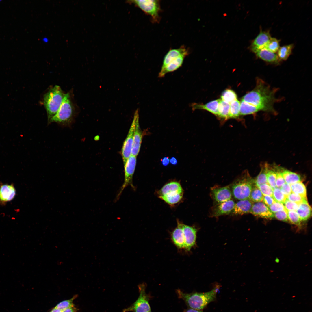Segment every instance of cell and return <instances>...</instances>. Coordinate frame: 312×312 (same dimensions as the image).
Masks as SVG:
<instances>
[{
	"label": "cell",
	"instance_id": "d6986e66",
	"mask_svg": "<svg viewBox=\"0 0 312 312\" xmlns=\"http://www.w3.org/2000/svg\"><path fill=\"white\" fill-rule=\"evenodd\" d=\"M139 118L136 121L131 151V155L136 157L140 151L142 138V133L139 125Z\"/></svg>",
	"mask_w": 312,
	"mask_h": 312
},
{
	"label": "cell",
	"instance_id": "603a6c76",
	"mask_svg": "<svg viewBox=\"0 0 312 312\" xmlns=\"http://www.w3.org/2000/svg\"><path fill=\"white\" fill-rule=\"evenodd\" d=\"M220 101V99L214 100L205 104L194 103L192 105V108L194 110L197 109L205 110L217 116Z\"/></svg>",
	"mask_w": 312,
	"mask_h": 312
},
{
	"label": "cell",
	"instance_id": "83f0119b",
	"mask_svg": "<svg viewBox=\"0 0 312 312\" xmlns=\"http://www.w3.org/2000/svg\"><path fill=\"white\" fill-rule=\"evenodd\" d=\"M294 47L293 44L287 45L279 48L277 56L280 60H286L291 54Z\"/></svg>",
	"mask_w": 312,
	"mask_h": 312
},
{
	"label": "cell",
	"instance_id": "6da1fadb",
	"mask_svg": "<svg viewBox=\"0 0 312 312\" xmlns=\"http://www.w3.org/2000/svg\"><path fill=\"white\" fill-rule=\"evenodd\" d=\"M277 89L271 88L261 79H257L255 88L249 92L242 99L255 107L258 111L276 114L274 104L278 99L275 96Z\"/></svg>",
	"mask_w": 312,
	"mask_h": 312
},
{
	"label": "cell",
	"instance_id": "2e32d148",
	"mask_svg": "<svg viewBox=\"0 0 312 312\" xmlns=\"http://www.w3.org/2000/svg\"><path fill=\"white\" fill-rule=\"evenodd\" d=\"M251 51L257 57L266 62L276 65L279 63L280 60L277 55L265 48L253 49Z\"/></svg>",
	"mask_w": 312,
	"mask_h": 312
},
{
	"label": "cell",
	"instance_id": "cb8c5ba5",
	"mask_svg": "<svg viewBox=\"0 0 312 312\" xmlns=\"http://www.w3.org/2000/svg\"><path fill=\"white\" fill-rule=\"evenodd\" d=\"M296 212L301 221H306L309 218L311 215V209L307 200L299 204Z\"/></svg>",
	"mask_w": 312,
	"mask_h": 312
},
{
	"label": "cell",
	"instance_id": "9a60e30c",
	"mask_svg": "<svg viewBox=\"0 0 312 312\" xmlns=\"http://www.w3.org/2000/svg\"><path fill=\"white\" fill-rule=\"evenodd\" d=\"M250 213L255 216L266 219H271L274 217L273 213L268 206L261 202L253 203Z\"/></svg>",
	"mask_w": 312,
	"mask_h": 312
},
{
	"label": "cell",
	"instance_id": "ba28073f",
	"mask_svg": "<svg viewBox=\"0 0 312 312\" xmlns=\"http://www.w3.org/2000/svg\"><path fill=\"white\" fill-rule=\"evenodd\" d=\"M132 2L151 17L153 21L158 22L161 11L159 1L157 0H133Z\"/></svg>",
	"mask_w": 312,
	"mask_h": 312
},
{
	"label": "cell",
	"instance_id": "5bb4252c",
	"mask_svg": "<svg viewBox=\"0 0 312 312\" xmlns=\"http://www.w3.org/2000/svg\"><path fill=\"white\" fill-rule=\"evenodd\" d=\"M189 53L188 49L183 45L178 48L170 49L164 57L161 70L164 68L171 62L177 57L183 55L187 56Z\"/></svg>",
	"mask_w": 312,
	"mask_h": 312
},
{
	"label": "cell",
	"instance_id": "f907efd6",
	"mask_svg": "<svg viewBox=\"0 0 312 312\" xmlns=\"http://www.w3.org/2000/svg\"><path fill=\"white\" fill-rule=\"evenodd\" d=\"M62 310L55 307L52 309L50 312H62Z\"/></svg>",
	"mask_w": 312,
	"mask_h": 312
},
{
	"label": "cell",
	"instance_id": "4dcf8cb0",
	"mask_svg": "<svg viewBox=\"0 0 312 312\" xmlns=\"http://www.w3.org/2000/svg\"><path fill=\"white\" fill-rule=\"evenodd\" d=\"M229 112V118H236L240 115V102L236 100L230 104Z\"/></svg>",
	"mask_w": 312,
	"mask_h": 312
},
{
	"label": "cell",
	"instance_id": "836d02e7",
	"mask_svg": "<svg viewBox=\"0 0 312 312\" xmlns=\"http://www.w3.org/2000/svg\"><path fill=\"white\" fill-rule=\"evenodd\" d=\"M276 176L275 172L273 170L272 166L269 164L268 169L267 172V178L268 184L273 189L276 187Z\"/></svg>",
	"mask_w": 312,
	"mask_h": 312
},
{
	"label": "cell",
	"instance_id": "484cf974",
	"mask_svg": "<svg viewBox=\"0 0 312 312\" xmlns=\"http://www.w3.org/2000/svg\"><path fill=\"white\" fill-rule=\"evenodd\" d=\"M269 164L264 162L261 164V170L259 174L254 179V183L257 187L265 184H268L267 178V172Z\"/></svg>",
	"mask_w": 312,
	"mask_h": 312
},
{
	"label": "cell",
	"instance_id": "f6af8a7d",
	"mask_svg": "<svg viewBox=\"0 0 312 312\" xmlns=\"http://www.w3.org/2000/svg\"><path fill=\"white\" fill-rule=\"evenodd\" d=\"M263 200V203L268 207L276 202L272 197L268 196H264Z\"/></svg>",
	"mask_w": 312,
	"mask_h": 312
},
{
	"label": "cell",
	"instance_id": "7a4b0ae2",
	"mask_svg": "<svg viewBox=\"0 0 312 312\" xmlns=\"http://www.w3.org/2000/svg\"><path fill=\"white\" fill-rule=\"evenodd\" d=\"M219 287L217 285L211 291L205 292L188 293L178 289L176 293L178 298L184 300L189 308L202 310L209 303L215 300Z\"/></svg>",
	"mask_w": 312,
	"mask_h": 312
},
{
	"label": "cell",
	"instance_id": "681fc988",
	"mask_svg": "<svg viewBox=\"0 0 312 312\" xmlns=\"http://www.w3.org/2000/svg\"><path fill=\"white\" fill-rule=\"evenodd\" d=\"M170 162L171 164L173 165H176L177 163V159L174 157H172L170 160Z\"/></svg>",
	"mask_w": 312,
	"mask_h": 312
},
{
	"label": "cell",
	"instance_id": "e0dca14e",
	"mask_svg": "<svg viewBox=\"0 0 312 312\" xmlns=\"http://www.w3.org/2000/svg\"><path fill=\"white\" fill-rule=\"evenodd\" d=\"M183 223L177 220V226L172 232L171 238L176 246L179 249H184L185 239L183 232Z\"/></svg>",
	"mask_w": 312,
	"mask_h": 312
},
{
	"label": "cell",
	"instance_id": "f35d334b",
	"mask_svg": "<svg viewBox=\"0 0 312 312\" xmlns=\"http://www.w3.org/2000/svg\"><path fill=\"white\" fill-rule=\"evenodd\" d=\"M257 187L259 189L263 195L272 197L273 189L268 184H262Z\"/></svg>",
	"mask_w": 312,
	"mask_h": 312
},
{
	"label": "cell",
	"instance_id": "8d00e7d4",
	"mask_svg": "<svg viewBox=\"0 0 312 312\" xmlns=\"http://www.w3.org/2000/svg\"><path fill=\"white\" fill-rule=\"evenodd\" d=\"M289 221L292 224L297 226H300L301 220L296 211H287Z\"/></svg>",
	"mask_w": 312,
	"mask_h": 312
},
{
	"label": "cell",
	"instance_id": "ab89813d",
	"mask_svg": "<svg viewBox=\"0 0 312 312\" xmlns=\"http://www.w3.org/2000/svg\"><path fill=\"white\" fill-rule=\"evenodd\" d=\"M287 199L290 201L298 204L302 203L305 200H307L299 195L292 192L287 196Z\"/></svg>",
	"mask_w": 312,
	"mask_h": 312
},
{
	"label": "cell",
	"instance_id": "ffe728a7",
	"mask_svg": "<svg viewBox=\"0 0 312 312\" xmlns=\"http://www.w3.org/2000/svg\"><path fill=\"white\" fill-rule=\"evenodd\" d=\"M271 38L268 31H261L252 42L251 50L264 48Z\"/></svg>",
	"mask_w": 312,
	"mask_h": 312
},
{
	"label": "cell",
	"instance_id": "d6a6232c",
	"mask_svg": "<svg viewBox=\"0 0 312 312\" xmlns=\"http://www.w3.org/2000/svg\"><path fill=\"white\" fill-rule=\"evenodd\" d=\"M221 99L230 104L233 101L237 99V95L232 90L226 89L222 93Z\"/></svg>",
	"mask_w": 312,
	"mask_h": 312
},
{
	"label": "cell",
	"instance_id": "b9f144b4",
	"mask_svg": "<svg viewBox=\"0 0 312 312\" xmlns=\"http://www.w3.org/2000/svg\"><path fill=\"white\" fill-rule=\"evenodd\" d=\"M269 208L274 213L285 209L283 203L276 201L269 206Z\"/></svg>",
	"mask_w": 312,
	"mask_h": 312
},
{
	"label": "cell",
	"instance_id": "e575fe53",
	"mask_svg": "<svg viewBox=\"0 0 312 312\" xmlns=\"http://www.w3.org/2000/svg\"><path fill=\"white\" fill-rule=\"evenodd\" d=\"M279 48V41L275 38H271L264 48L275 53L278 51Z\"/></svg>",
	"mask_w": 312,
	"mask_h": 312
},
{
	"label": "cell",
	"instance_id": "60d3db41",
	"mask_svg": "<svg viewBox=\"0 0 312 312\" xmlns=\"http://www.w3.org/2000/svg\"><path fill=\"white\" fill-rule=\"evenodd\" d=\"M273 214L274 217L278 220L285 222H287L289 221L287 211L286 209L274 213Z\"/></svg>",
	"mask_w": 312,
	"mask_h": 312
},
{
	"label": "cell",
	"instance_id": "8fae6325",
	"mask_svg": "<svg viewBox=\"0 0 312 312\" xmlns=\"http://www.w3.org/2000/svg\"><path fill=\"white\" fill-rule=\"evenodd\" d=\"M210 195L214 205L230 200L232 197L230 185L213 187L211 189Z\"/></svg>",
	"mask_w": 312,
	"mask_h": 312
},
{
	"label": "cell",
	"instance_id": "7402d4cb",
	"mask_svg": "<svg viewBox=\"0 0 312 312\" xmlns=\"http://www.w3.org/2000/svg\"><path fill=\"white\" fill-rule=\"evenodd\" d=\"M187 56L183 55L181 56L171 62L163 70H161L158 74L159 78L164 77L168 73L173 72L181 67L185 58Z\"/></svg>",
	"mask_w": 312,
	"mask_h": 312
},
{
	"label": "cell",
	"instance_id": "4316f807",
	"mask_svg": "<svg viewBox=\"0 0 312 312\" xmlns=\"http://www.w3.org/2000/svg\"><path fill=\"white\" fill-rule=\"evenodd\" d=\"M230 104L220 99L218 109V116L225 120L229 118Z\"/></svg>",
	"mask_w": 312,
	"mask_h": 312
},
{
	"label": "cell",
	"instance_id": "5b68a950",
	"mask_svg": "<svg viewBox=\"0 0 312 312\" xmlns=\"http://www.w3.org/2000/svg\"><path fill=\"white\" fill-rule=\"evenodd\" d=\"M74 116V110L70 94H66L63 101L57 112L50 120L48 124L55 122L64 126H69L72 124Z\"/></svg>",
	"mask_w": 312,
	"mask_h": 312
},
{
	"label": "cell",
	"instance_id": "c3c4849f",
	"mask_svg": "<svg viewBox=\"0 0 312 312\" xmlns=\"http://www.w3.org/2000/svg\"><path fill=\"white\" fill-rule=\"evenodd\" d=\"M183 312H203L202 310L189 308L184 310Z\"/></svg>",
	"mask_w": 312,
	"mask_h": 312
},
{
	"label": "cell",
	"instance_id": "9c48e42d",
	"mask_svg": "<svg viewBox=\"0 0 312 312\" xmlns=\"http://www.w3.org/2000/svg\"><path fill=\"white\" fill-rule=\"evenodd\" d=\"M136 163V157L131 155L124 165V181L116 196V201L118 200L123 190L128 186H130L133 190H135V187L133 184V178Z\"/></svg>",
	"mask_w": 312,
	"mask_h": 312
},
{
	"label": "cell",
	"instance_id": "7dc6e473",
	"mask_svg": "<svg viewBox=\"0 0 312 312\" xmlns=\"http://www.w3.org/2000/svg\"><path fill=\"white\" fill-rule=\"evenodd\" d=\"M161 162L162 165L164 166H167L169 164L170 160L168 157H165L161 159Z\"/></svg>",
	"mask_w": 312,
	"mask_h": 312
},
{
	"label": "cell",
	"instance_id": "ee69618b",
	"mask_svg": "<svg viewBox=\"0 0 312 312\" xmlns=\"http://www.w3.org/2000/svg\"><path fill=\"white\" fill-rule=\"evenodd\" d=\"M282 193L287 197L291 192L292 191L290 185L285 183L281 187Z\"/></svg>",
	"mask_w": 312,
	"mask_h": 312
},
{
	"label": "cell",
	"instance_id": "8992f818",
	"mask_svg": "<svg viewBox=\"0 0 312 312\" xmlns=\"http://www.w3.org/2000/svg\"><path fill=\"white\" fill-rule=\"evenodd\" d=\"M157 193L160 198L169 205L173 206L181 200L183 191L180 183L173 181L164 185Z\"/></svg>",
	"mask_w": 312,
	"mask_h": 312
},
{
	"label": "cell",
	"instance_id": "f1b7e54d",
	"mask_svg": "<svg viewBox=\"0 0 312 312\" xmlns=\"http://www.w3.org/2000/svg\"><path fill=\"white\" fill-rule=\"evenodd\" d=\"M258 112V110L255 107L241 100L240 102V115L244 116L254 114Z\"/></svg>",
	"mask_w": 312,
	"mask_h": 312
},
{
	"label": "cell",
	"instance_id": "44dd1931",
	"mask_svg": "<svg viewBox=\"0 0 312 312\" xmlns=\"http://www.w3.org/2000/svg\"><path fill=\"white\" fill-rule=\"evenodd\" d=\"M16 190L13 185L3 184L0 187V201L5 203L11 201L15 197Z\"/></svg>",
	"mask_w": 312,
	"mask_h": 312
},
{
	"label": "cell",
	"instance_id": "7c38bea8",
	"mask_svg": "<svg viewBox=\"0 0 312 312\" xmlns=\"http://www.w3.org/2000/svg\"><path fill=\"white\" fill-rule=\"evenodd\" d=\"M235 202L231 199L224 202L214 205L211 208L209 213L211 217H217L230 214L232 211Z\"/></svg>",
	"mask_w": 312,
	"mask_h": 312
},
{
	"label": "cell",
	"instance_id": "f5cc1de1",
	"mask_svg": "<svg viewBox=\"0 0 312 312\" xmlns=\"http://www.w3.org/2000/svg\"><path fill=\"white\" fill-rule=\"evenodd\" d=\"M151 312V311H150V312Z\"/></svg>",
	"mask_w": 312,
	"mask_h": 312
},
{
	"label": "cell",
	"instance_id": "30bf717a",
	"mask_svg": "<svg viewBox=\"0 0 312 312\" xmlns=\"http://www.w3.org/2000/svg\"><path fill=\"white\" fill-rule=\"evenodd\" d=\"M139 117L138 109L135 112L132 123L128 133L122 146L121 154L124 165L128 159L131 155V151L133 144L134 133L135 129L136 121Z\"/></svg>",
	"mask_w": 312,
	"mask_h": 312
},
{
	"label": "cell",
	"instance_id": "52a82bcc",
	"mask_svg": "<svg viewBox=\"0 0 312 312\" xmlns=\"http://www.w3.org/2000/svg\"><path fill=\"white\" fill-rule=\"evenodd\" d=\"M146 285L143 283L138 285L139 296L136 300L132 305L123 309V312H149L151 307L149 300L151 296L146 291Z\"/></svg>",
	"mask_w": 312,
	"mask_h": 312
},
{
	"label": "cell",
	"instance_id": "d4e9b609",
	"mask_svg": "<svg viewBox=\"0 0 312 312\" xmlns=\"http://www.w3.org/2000/svg\"><path fill=\"white\" fill-rule=\"evenodd\" d=\"M281 174L285 182L290 185L301 181V177L299 174L281 167Z\"/></svg>",
	"mask_w": 312,
	"mask_h": 312
},
{
	"label": "cell",
	"instance_id": "277c9868",
	"mask_svg": "<svg viewBox=\"0 0 312 312\" xmlns=\"http://www.w3.org/2000/svg\"><path fill=\"white\" fill-rule=\"evenodd\" d=\"M65 94L60 86L55 85L44 95L43 103L47 112L48 122L57 112Z\"/></svg>",
	"mask_w": 312,
	"mask_h": 312
},
{
	"label": "cell",
	"instance_id": "3957f363",
	"mask_svg": "<svg viewBox=\"0 0 312 312\" xmlns=\"http://www.w3.org/2000/svg\"><path fill=\"white\" fill-rule=\"evenodd\" d=\"M254 185V179L248 171H244L229 185L232 196L238 200L249 199Z\"/></svg>",
	"mask_w": 312,
	"mask_h": 312
},
{
	"label": "cell",
	"instance_id": "7bdbcfd3",
	"mask_svg": "<svg viewBox=\"0 0 312 312\" xmlns=\"http://www.w3.org/2000/svg\"><path fill=\"white\" fill-rule=\"evenodd\" d=\"M283 204L287 211H296L299 206V204L290 201L287 199Z\"/></svg>",
	"mask_w": 312,
	"mask_h": 312
},
{
	"label": "cell",
	"instance_id": "4fadbf2b",
	"mask_svg": "<svg viewBox=\"0 0 312 312\" xmlns=\"http://www.w3.org/2000/svg\"><path fill=\"white\" fill-rule=\"evenodd\" d=\"M182 227L185 239L184 249L187 251H189L195 245L197 230L194 226L183 224Z\"/></svg>",
	"mask_w": 312,
	"mask_h": 312
},
{
	"label": "cell",
	"instance_id": "ac0fdd59",
	"mask_svg": "<svg viewBox=\"0 0 312 312\" xmlns=\"http://www.w3.org/2000/svg\"><path fill=\"white\" fill-rule=\"evenodd\" d=\"M253 203L249 199L239 200L235 203L231 213L238 216L250 213Z\"/></svg>",
	"mask_w": 312,
	"mask_h": 312
},
{
	"label": "cell",
	"instance_id": "1f68e13d",
	"mask_svg": "<svg viewBox=\"0 0 312 312\" xmlns=\"http://www.w3.org/2000/svg\"><path fill=\"white\" fill-rule=\"evenodd\" d=\"M263 195L259 189L254 184L251 191L249 199L253 203L261 202Z\"/></svg>",
	"mask_w": 312,
	"mask_h": 312
},
{
	"label": "cell",
	"instance_id": "816d5d0a",
	"mask_svg": "<svg viewBox=\"0 0 312 312\" xmlns=\"http://www.w3.org/2000/svg\"><path fill=\"white\" fill-rule=\"evenodd\" d=\"M42 40L44 42L47 43L48 42L49 40L47 38L44 37L42 38Z\"/></svg>",
	"mask_w": 312,
	"mask_h": 312
},
{
	"label": "cell",
	"instance_id": "f546056e",
	"mask_svg": "<svg viewBox=\"0 0 312 312\" xmlns=\"http://www.w3.org/2000/svg\"><path fill=\"white\" fill-rule=\"evenodd\" d=\"M292 192L307 199L306 187L302 182L299 181L290 185Z\"/></svg>",
	"mask_w": 312,
	"mask_h": 312
},
{
	"label": "cell",
	"instance_id": "d590c367",
	"mask_svg": "<svg viewBox=\"0 0 312 312\" xmlns=\"http://www.w3.org/2000/svg\"><path fill=\"white\" fill-rule=\"evenodd\" d=\"M272 197L276 202L283 203L287 199V197L282 193L280 189L276 187L273 189Z\"/></svg>",
	"mask_w": 312,
	"mask_h": 312
},
{
	"label": "cell",
	"instance_id": "bcb514c9",
	"mask_svg": "<svg viewBox=\"0 0 312 312\" xmlns=\"http://www.w3.org/2000/svg\"><path fill=\"white\" fill-rule=\"evenodd\" d=\"M78 310V309L74 306L62 310V312H76Z\"/></svg>",
	"mask_w": 312,
	"mask_h": 312
},
{
	"label": "cell",
	"instance_id": "74e56055",
	"mask_svg": "<svg viewBox=\"0 0 312 312\" xmlns=\"http://www.w3.org/2000/svg\"><path fill=\"white\" fill-rule=\"evenodd\" d=\"M77 296L75 295L70 299L62 301L58 303L55 307L62 311L66 309L74 306L73 301Z\"/></svg>",
	"mask_w": 312,
	"mask_h": 312
}]
</instances>
